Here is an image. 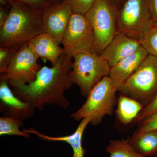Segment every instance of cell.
Masks as SVG:
<instances>
[{
    "label": "cell",
    "instance_id": "1",
    "mask_svg": "<svg viewBox=\"0 0 157 157\" xmlns=\"http://www.w3.org/2000/svg\"><path fill=\"white\" fill-rule=\"evenodd\" d=\"M72 63L73 58L64 53L56 65L42 67L35 80L13 89V93L35 109L42 110L45 105L67 109L70 103L64 93L73 84L70 78Z\"/></svg>",
    "mask_w": 157,
    "mask_h": 157
},
{
    "label": "cell",
    "instance_id": "2",
    "mask_svg": "<svg viewBox=\"0 0 157 157\" xmlns=\"http://www.w3.org/2000/svg\"><path fill=\"white\" fill-rule=\"evenodd\" d=\"M11 6L6 23L0 28V47L23 46L44 33L43 9L20 4Z\"/></svg>",
    "mask_w": 157,
    "mask_h": 157
},
{
    "label": "cell",
    "instance_id": "3",
    "mask_svg": "<svg viewBox=\"0 0 157 157\" xmlns=\"http://www.w3.org/2000/svg\"><path fill=\"white\" fill-rule=\"evenodd\" d=\"M110 69L107 61L95 51H86L73 56L70 78L80 89L81 95L87 98L94 86L109 76Z\"/></svg>",
    "mask_w": 157,
    "mask_h": 157
},
{
    "label": "cell",
    "instance_id": "4",
    "mask_svg": "<svg viewBox=\"0 0 157 157\" xmlns=\"http://www.w3.org/2000/svg\"><path fill=\"white\" fill-rule=\"evenodd\" d=\"M117 91L109 76H104L91 90L85 103L70 117L77 121L89 117L90 124L98 125L105 116L113 113Z\"/></svg>",
    "mask_w": 157,
    "mask_h": 157
},
{
    "label": "cell",
    "instance_id": "5",
    "mask_svg": "<svg viewBox=\"0 0 157 157\" xmlns=\"http://www.w3.org/2000/svg\"><path fill=\"white\" fill-rule=\"evenodd\" d=\"M119 91L144 106L151 101L157 94V58L149 55Z\"/></svg>",
    "mask_w": 157,
    "mask_h": 157
},
{
    "label": "cell",
    "instance_id": "6",
    "mask_svg": "<svg viewBox=\"0 0 157 157\" xmlns=\"http://www.w3.org/2000/svg\"><path fill=\"white\" fill-rule=\"evenodd\" d=\"M85 15L94 31V50L101 55L117 33L116 10L108 0H96Z\"/></svg>",
    "mask_w": 157,
    "mask_h": 157
},
{
    "label": "cell",
    "instance_id": "7",
    "mask_svg": "<svg viewBox=\"0 0 157 157\" xmlns=\"http://www.w3.org/2000/svg\"><path fill=\"white\" fill-rule=\"evenodd\" d=\"M119 32L140 40L153 27L147 0H127L117 16Z\"/></svg>",
    "mask_w": 157,
    "mask_h": 157
},
{
    "label": "cell",
    "instance_id": "8",
    "mask_svg": "<svg viewBox=\"0 0 157 157\" xmlns=\"http://www.w3.org/2000/svg\"><path fill=\"white\" fill-rule=\"evenodd\" d=\"M39 58L28 44L21 47L12 59L5 73L1 74L0 82L7 81L12 88L29 84L36 78L41 65Z\"/></svg>",
    "mask_w": 157,
    "mask_h": 157
},
{
    "label": "cell",
    "instance_id": "9",
    "mask_svg": "<svg viewBox=\"0 0 157 157\" xmlns=\"http://www.w3.org/2000/svg\"><path fill=\"white\" fill-rule=\"evenodd\" d=\"M62 44L65 54L72 58L82 52L95 50L94 31L85 15L72 14Z\"/></svg>",
    "mask_w": 157,
    "mask_h": 157
},
{
    "label": "cell",
    "instance_id": "10",
    "mask_svg": "<svg viewBox=\"0 0 157 157\" xmlns=\"http://www.w3.org/2000/svg\"><path fill=\"white\" fill-rule=\"evenodd\" d=\"M72 8L67 0L50 3L43 10L42 24L44 33L62 44L71 15Z\"/></svg>",
    "mask_w": 157,
    "mask_h": 157
},
{
    "label": "cell",
    "instance_id": "11",
    "mask_svg": "<svg viewBox=\"0 0 157 157\" xmlns=\"http://www.w3.org/2000/svg\"><path fill=\"white\" fill-rule=\"evenodd\" d=\"M7 81L0 82V108L5 116L24 120L33 115L35 109L14 94Z\"/></svg>",
    "mask_w": 157,
    "mask_h": 157
},
{
    "label": "cell",
    "instance_id": "12",
    "mask_svg": "<svg viewBox=\"0 0 157 157\" xmlns=\"http://www.w3.org/2000/svg\"><path fill=\"white\" fill-rule=\"evenodd\" d=\"M149 55L141 46L134 53L122 59L110 67L109 76L118 91L120 90L127 79L135 73Z\"/></svg>",
    "mask_w": 157,
    "mask_h": 157
},
{
    "label": "cell",
    "instance_id": "13",
    "mask_svg": "<svg viewBox=\"0 0 157 157\" xmlns=\"http://www.w3.org/2000/svg\"><path fill=\"white\" fill-rule=\"evenodd\" d=\"M141 46L139 40L118 32L101 55L111 67L122 59L134 53Z\"/></svg>",
    "mask_w": 157,
    "mask_h": 157
},
{
    "label": "cell",
    "instance_id": "14",
    "mask_svg": "<svg viewBox=\"0 0 157 157\" xmlns=\"http://www.w3.org/2000/svg\"><path fill=\"white\" fill-rule=\"evenodd\" d=\"M28 45L39 59L48 61L52 67L57 64L64 53L63 49L60 47L58 43L45 33L32 39Z\"/></svg>",
    "mask_w": 157,
    "mask_h": 157
},
{
    "label": "cell",
    "instance_id": "15",
    "mask_svg": "<svg viewBox=\"0 0 157 157\" xmlns=\"http://www.w3.org/2000/svg\"><path fill=\"white\" fill-rule=\"evenodd\" d=\"M90 118H84L82 120L76 131L71 135L61 137H51L42 134L34 128L23 129V131L28 134H34L42 140L47 141L66 142L73 149V157H84L86 150L82 147V140L83 133L88 125L90 124Z\"/></svg>",
    "mask_w": 157,
    "mask_h": 157
},
{
    "label": "cell",
    "instance_id": "16",
    "mask_svg": "<svg viewBox=\"0 0 157 157\" xmlns=\"http://www.w3.org/2000/svg\"><path fill=\"white\" fill-rule=\"evenodd\" d=\"M116 113L118 121L123 124L134 122L144 105L137 100L120 94L117 101Z\"/></svg>",
    "mask_w": 157,
    "mask_h": 157
},
{
    "label": "cell",
    "instance_id": "17",
    "mask_svg": "<svg viewBox=\"0 0 157 157\" xmlns=\"http://www.w3.org/2000/svg\"><path fill=\"white\" fill-rule=\"evenodd\" d=\"M137 153L144 157H157V131L146 132L128 139Z\"/></svg>",
    "mask_w": 157,
    "mask_h": 157
},
{
    "label": "cell",
    "instance_id": "18",
    "mask_svg": "<svg viewBox=\"0 0 157 157\" xmlns=\"http://www.w3.org/2000/svg\"><path fill=\"white\" fill-rule=\"evenodd\" d=\"M106 150L109 157H144L134 150L128 139L110 140Z\"/></svg>",
    "mask_w": 157,
    "mask_h": 157
},
{
    "label": "cell",
    "instance_id": "19",
    "mask_svg": "<svg viewBox=\"0 0 157 157\" xmlns=\"http://www.w3.org/2000/svg\"><path fill=\"white\" fill-rule=\"evenodd\" d=\"M23 124L22 121L12 117H0V135H17L29 138V134L20 130Z\"/></svg>",
    "mask_w": 157,
    "mask_h": 157
},
{
    "label": "cell",
    "instance_id": "20",
    "mask_svg": "<svg viewBox=\"0 0 157 157\" xmlns=\"http://www.w3.org/2000/svg\"><path fill=\"white\" fill-rule=\"evenodd\" d=\"M141 46L149 54L157 58V27H153L140 40Z\"/></svg>",
    "mask_w": 157,
    "mask_h": 157
},
{
    "label": "cell",
    "instance_id": "21",
    "mask_svg": "<svg viewBox=\"0 0 157 157\" xmlns=\"http://www.w3.org/2000/svg\"><path fill=\"white\" fill-rule=\"evenodd\" d=\"M137 124L138 128L131 137H136L146 132L157 131V111L144 118Z\"/></svg>",
    "mask_w": 157,
    "mask_h": 157
},
{
    "label": "cell",
    "instance_id": "22",
    "mask_svg": "<svg viewBox=\"0 0 157 157\" xmlns=\"http://www.w3.org/2000/svg\"><path fill=\"white\" fill-rule=\"evenodd\" d=\"M22 46L0 47V73H5L12 59Z\"/></svg>",
    "mask_w": 157,
    "mask_h": 157
},
{
    "label": "cell",
    "instance_id": "23",
    "mask_svg": "<svg viewBox=\"0 0 157 157\" xmlns=\"http://www.w3.org/2000/svg\"><path fill=\"white\" fill-rule=\"evenodd\" d=\"M70 4L73 13L85 15L96 0H67Z\"/></svg>",
    "mask_w": 157,
    "mask_h": 157
},
{
    "label": "cell",
    "instance_id": "24",
    "mask_svg": "<svg viewBox=\"0 0 157 157\" xmlns=\"http://www.w3.org/2000/svg\"><path fill=\"white\" fill-rule=\"evenodd\" d=\"M157 111V94L147 104L144 105L137 118L134 121L135 124H138L144 118Z\"/></svg>",
    "mask_w": 157,
    "mask_h": 157
},
{
    "label": "cell",
    "instance_id": "25",
    "mask_svg": "<svg viewBox=\"0 0 157 157\" xmlns=\"http://www.w3.org/2000/svg\"><path fill=\"white\" fill-rule=\"evenodd\" d=\"M11 6L15 4L27 5L38 9H44L50 3L45 0H6Z\"/></svg>",
    "mask_w": 157,
    "mask_h": 157
},
{
    "label": "cell",
    "instance_id": "26",
    "mask_svg": "<svg viewBox=\"0 0 157 157\" xmlns=\"http://www.w3.org/2000/svg\"><path fill=\"white\" fill-rule=\"evenodd\" d=\"M153 27H157V0H147Z\"/></svg>",
    "mask_w": 157,
    "mask_h": 157
},
{
    "label": "cell",
    "instance_id": "27",
    "mask_svg": "<svg viewBox=\"0 0 157 157\" xmlns=\"http://www.w3.org/2000/svg\"><path fill=\"white\" fill-rule=\"evenodd\" d=\"M9 11H8L4 7L1 6L0 8V28L2 27L6 23L8 16Z\"/></svg>",
    "mask_w": 157,
    "mask_h": 157
},
{
    "label": "cell",
    "instance_id": "28",
    "mask_svg": "<svg viewBox=\"0 0 157 157\" xmlns=\"http://www.w3.org/2000/svg\"><path fill=\"white\" fill-rule=\"evenodd\" d=\"M46 2L49 3L56 2H60V1H63V0H45Z\"/></svg>",
    "mask_w": 157,
    "mask_h": 157
}]
</instances>
